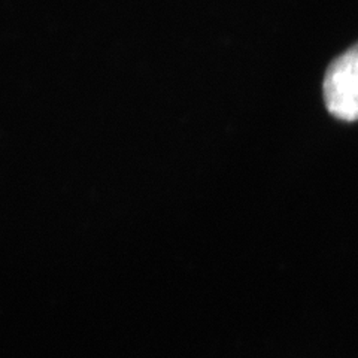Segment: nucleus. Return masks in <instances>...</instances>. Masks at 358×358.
I'll return each mask as SVG.
<instances>
[{
	"mask_svg": "<svg viewBox=\"0 0 358 358\" xmlns=\"http://www.w3.org/2000/svg\"><path fill=\"white\" fill-rule=\"evenodd\" d=\"M324 100L339 120H358V43L339 55L324 78Z\"/></svg>",
	"mask_w": 358,
	"mask_h": 358,
	"instance_id": "obj_1",
	"label": "nucleus"
}]
</instances>
